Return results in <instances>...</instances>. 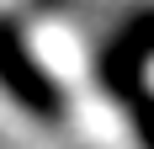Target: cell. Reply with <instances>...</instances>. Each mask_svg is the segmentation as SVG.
<instances>
[{"instance_id": "1", "label": "cell", "mask_w": 154, "mask_h": 149, "mask_svg": "<svg viewBox=\"0 0 154 149\" xmlns=\"http://www.w3.org/2000/svg\"><path fill=\"white\" fill-rule=\"evenodd\" d=\"M0 85L11 90L27 112H37V117L59 112V90L48 85V74L32 64L27 43H21V32H16L11 21H0Z\"/></svg>"}]
</instances>
